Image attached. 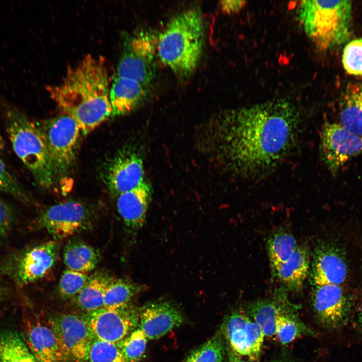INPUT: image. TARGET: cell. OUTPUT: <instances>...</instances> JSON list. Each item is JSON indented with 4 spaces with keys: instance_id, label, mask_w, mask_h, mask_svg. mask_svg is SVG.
I'll list each match as a JSON object with an SVG mask.
<instances>
[{
    "instance_id": "obj_6",
    "label": "cell",
    "mask_w": 362,
    "mask_h": 362,
    "mask_svg": "<svg viewBox=\"0 0 362 362\" xmlns=\"http://www.w3.org/2000/svg\"><path fill=\"white\" fill-rule=\"evenodd\" d=\"M36 123L46 142L58 180L74 165L81 134L80 128L73 118L63 113Z\"/></svg>"
},
{
    "instance_id": "obj_16",
    "label": "cell",
    "mask_w": 362,
    "mask_h": 362,
    "mask_svg": "<svg viewBox=\"0 0 362 362\" xmlns=\"http://www.w3.org/2000/svg\"><path fill=\"white\" fill-rule=\"evenodd\" d=\"M24 340L37 362H65L47 318L30 316L23 320Z\"/></svg>"
},
{
    "instance_id": "obj_1",
    "label": "cell",
    "mask_w": 362,
    "mask_h": 362,
    "mask_svg": "<svg viewBox=\"0 0 362 362\" xmlns=\"http://www.w3.org/2000/svg\"><path fill=\"white\" fill-rule=\"evenodd\" d=\"M299 124L293 104L270 100L209 118L195 129L194 145L220 171L245 179L260 178L290 154Z\"/></svg>"
},
{
    "instance_id": "obj_4",
    "label": "cell",
    "mask_w": 362,
    "mask_h": 362,
    "mask_svg": "<svg viewBox=\"0 0 362 362\" xmlns=\"http://www.w3.org/2000/svg\"><path fill=\"white\" fill-rule=\"evenodd\" d=\"M7 133L13 150L41 187L49 189L57 181L46 142L36 123L20 110L5 112Z\"/></svg>"
},
{
    "instance_id": "obj_5",
    "label": "cell",
    "mask_w": 362,
    "mask_h": 362,
    "mask_svg": "<svg viewBox=\"0 0 362 362\" xmlns=\"http://www.w3.org/2000/svg\"><path fill=\"white\" fill-rule=\"evenodd\" d=\"M297 14L307 36L321 50L334 48L349 38L352 14L350 1H302Z\"/></svg>"
},
{
    "instance_id": "obj_30",
    "label": "cell",
    "mask_w": 362,
    "mask_h": 362,
    "mask_svg": "<svg viewBox=\"0 0 362 362\" xmlns=\"http://www.w3.org/2000/svg\"><path fill=\"white\" fill-rule=\"evenodd\" d=\"M85 362H127L118 344L94 337Z\"/></svg>"
},
{
    "instance_id": "obj_36",
    "label": "cell",
    "mask_w": 362,
    "mask_h": 362,
    "mask_svg": "<svg viewBox=\"0 0 362 362\" xmlns=\"http://www.w3.org/2000/svg\"><path fill=\"white\" fill-rule=\"evenodd\" d=\"M15 217V210L9 202L0 199V241L11 229Z\"/></svg>"
},
{
    "instance_id": "obj_31",
    "label": "cell",
    "mask_w": 362,
    "mask_h": 362,
    "mask_svg": "<svg viewBox=\"0 0 362 362\" xmlns=\"http://www.w3.org/2000/svg\"><path fill=\"white\" fill-rule=\"evenodd\" d=\"M308 330L305 325L287 310L278 318L276 335L281 343L286 344L292 342Z\"/></svg>"
},
{
    "instance_id": "obj_26",
    "label": "cell",
    "mask_w": 362,
    "mask_h": 362,
    "mask_svg": "<svg viewBox=\"0 0 362 362\" xmlns=\"http://www.w3.org/2000/svg\"><path fill=\"white\" fill-rule=\"evenodd\" d=\"M0 362H37L23 336L15 331L0 334Z\"/></svg>"
},
{
    "instance_id": "obj_24",
    "label": "cell",
    "mask_w": 362,
    "mask_h": 362,
    "mask_svg": "<svg viewBox=\"0 0 362 362\" xmlns=\"http://www.w3.org/2000/svg\"><path fill=\"white\" fill-rule=\"evenodd\" d=\"M287 305L279 300L263 299L249 303L247 315L261 329L264 336L276 335L278 317L288 310Z\"/></svg>"
},
{
    "instance_id": "obj_13",
    "label": "cell",
    "mask_w": 362,
    "mask_h": 362,
    "mask_svg": "<svg viewBox=\"0 0 362 362\" xmlns=\"http://www.w3.org/2000/svg\"><path fill=\"white\" fill-rule=\"evenodd\" d=\"M320 150L326 167L335 173L348 160L362 153V136L339 123H326L321 131Z\"/></svg>"
},
{
    "instance_id": "obj_17",
    "label": "cell",
    "mask_w": 362,
    "mask_h": 362,
    "mask_svg": "<svg viewBox=\"0 0 362 362\" xmlns=\"http://www.w3.org/2000/svg\"><path fill=\"white\" fill-rule=\"evenodd\" d=\"M183 322L180 311L168 301L149 302L139 309L138 327L149 340L161 338Z\"/></svg>"
},
{
    "instance_id": "obj_40",
    "label": "cell",
    "mask_w": 362,
    "mask_h": 362,
    "mask_svg": "<svg viewBox=\"0 0 362 362\" xmlns=\"http://www.w3.org/2000/svg\"><path fill=\"white\" fill-rule=\"evenodd\" d=\"M5 146V142L4 140L2 137V136L0 132V150L4 149Z\"/></svg>"
},
{
    "instance_id": "obj_32",
    "label": "cell",
    "mask_w": 362,
    "mask_h": 362,
    "mask_svg": "<svg viewBox=\"0 0 362 362\" xmlns=\"http://www.w3.org/2000/svg\"><path fill=\"white\" fill-rule=\"evenodd\" d=\"M147 340L138 327L118 344L127 362H139L141 360L147 347Z\"/></svg>"
},
{
    "instance_id": "obj_39",
    "label": "cell",
    "mask_w": 362,
    "mask_h": 362,
    "mask_svg": "<svg viewBox=\"0 0 362 362\" xmlns=\"http://www.w3.org/2000/svg\"><path fill=\"white\" fill-rule=\"evenodd\" d=\"M357 322L359 329L362 333V302L359 306L357 318Z\"/></svg>"
},
{
    "instance_id": "obj_14",
    "label": "cell",
    "mask_w": 362,
    "mask_h": 362,
    "mask_svg": "<svg viewBox=\"0 0 362 362\" xmlns=\"http://www.w3.org/2000/svg\"><path fill=\"white\" fill-rule=\"evenodd\" d=\"M143 161L135 151L124 149L118 152L108 165L105 182L115 196L130 191L145 181Z\"/></svg>"
},
{
    "instance_id": "obj_38",
    "label": "cell",
    "mask_w": 362,
    "mask_h": 362,
    "mask_svg": "<svg viewBox=\"0 0 362 362\" xmlns=\"http://www.w3.org/2000/svg\"><path fill=\"white\" fill-rule=\"evenodd\" d=\"M229 360L228 362H248L245 360L242 359L240 356L236 355L233 353L231 350H229Z\"/></svg>"
},
{
    "instance_id": "obj_34",
    "label": "cell",
    "mask_w": 362,
    "mask_h": 362,
    "mask_svg": "<svg viewBox=\"0 0 362 362\" xmlns=\"http://www.w3.org/2000/svg\"><path fill=\"white\" fill-rule=\"evenodd\" d=\"M342 62L346 72L353 75L362 76V38L347 44L343 49Z\"/></svg>"
},
{
    "instance_id": "obj_21",
    "label": "cell",
    "mask_w": 362,
    "mask_h": 362,
    "mask_svg": "<svg viewBox=\"0 0 362 362\" xmlns=\"http://www.w3.org/2000/svg\"><path fill=\"white\" fill-rule=\"evenodd\" d=\"M310 270L309 251L305 245H298L290 257L273 272L279 282L293 291L300 290Z\"/></svg>"
},
{
    "instance_id": "obj_11",
    "label": "cell",
    "mask_w": 362,
    "mask_h": 362,
    "mask_svg": "<svg viewBox=\"0 0 362 362\" xmlns=\"http://www.w3.org/2000/svg\"><path fill=\"white\" fill-rule=\"evenodd\" d=\"M314 316L324 328L336 330L345 326L351 311L349 296L341 285L315 286L311 296Z\"/></svg>"
},
{
    "instance_id": "obj_20",
    "label": "cell",
    "mask_w": 362,
    "mask_h": 362,
    "mask_svg": "<svg viewBox=\"0 0 362 362\" xmlns=\"http://www.w3.org/2000/svg\"><path fill=\"white\" fill-rule=\"evenodd\" d=\"M149 95V86L134 80L116 76L111 85L110 101L112 116H123L141 106Z\"/></svg>"
},
{
    "instance_id": "obj_37",
    "label": "cell",
    "mask_w": 362,
    "mask_h": 362,
    "mask_svg": "<svg viewBox=\"0 0 362 362\" xmlns=\"http://www.w3.org/2000/svg\"><path fill=\"white\" fill-rule=\"evenodd\" d=\"M246 2L241 0L220 1L219 6L222 13L231 15L240 12L245 6Z\"/></svg>"
},
{
    "instance_id": "obj_10",
    "label": "cell",
    "mask_w": 362,
    "mask_h": 362,
    "mask_svg": "<svg viewBox=\"0 0 362 362\" xmlns=\"http://www.w3.org/2000/svg\"><path fill=\"white\" fill-rule=\"evenodd\" d=\"M84 316L94 337L116 344L139 326V309L130 304L116 308L104 307Z\"/></svg>"
},
{
    "instance_id": "obj_8",
    "label": "cell",
    "mask_w": 362,
    "mask_h": 362,
    "mask_svg": "<svg viewBox=\"0 0 362 362\" xmlns=\"http://www.w3.org/2000/svg\"><path fill=\"white\" fill-rule=\"evenodd\" d=\"M93 210L79 201L59 202L45 209L37 219L39 228L55 239H63L86 231L96 221Z\"/></svg>"
},
{
    "instance_id": "obj_41",
    "label": "cell",
    "mask_w": 362,
    "mask_h": 362,
    "mask_svg": "<svg viewBox=\"0 0 362 362\" xmlns=\"http://www.w3.org/2000/svg\"><path fill=\"white\" fill-rule=\"evenodd\" d=\"M2 294V288L1 285H0V298L1 297Z\"/></svg>"
},
{
    "instance_id": "obj_7",
    "label": "cell",
    "mask_w": 362,
    "mask_h": 362,
    "mask_svg": "<svg viewBox=\"0 0 362 362\" xmlns=\"http://www.w3.org/2000/svg\"><path fill=\"white\" fill-rule=\"evenodd\" d=\"M157 37L148 30L129 35L124 42L116 76L149 86L156 76Z\"/></svg>"
},
{
    "instance_id": "obj_22",
    "label": "cell",
    "mask_w": 362,
    "mask_h": 362,
    "mask_svg": "<svg viewBox=\"0 0 362 362\" xmlns=\"http://www.w3.org/2000/svg\"><path fill=\"white\" fill-rule=\"evenodd\" d=\"M340 104V125L350 132L362 136V84L347 85Z\"/></svg>"
},
{
    "instance_id": "obj_2",
    "label": "cell",
    "mask_w": 362,
    "mask_h": 362,
    "mask_svg": "<svg viewBox=\"0 0 362 362\" xmlns=\"http://www.w3.org/2000/svg\"><path fill=\"white\" fill-rule=\"evenodd\" d=\"M109 73L102 57L87 54L68 68L57 84L46 87L63 113L73 118L86 135L112 116Z\"/></svg>"
},
{
    "instance_id": "obj_28",
    "label": "cell",
    "mask_w": 362,
    "mask_h": 362,
    "mask_svg": "<svg viewBox=\"0 0 362 362\" xmlns=\"http://www.w3.org/2000/svg\"><path fill=\"white\" fill-rule=\"evenodd\" d=\"M298 245L295 237L285 230L276 232L269 238L267 247L272 273L290 257Z\"/></svg>"
},
{
    "instance_id": "obj_15",
    "label": "cell",
    "mask_w": 362,
    "mask_h": 362,
    "mask_svg": "<svg viewBox=\"0 0 362 362\" xmlns=\"http://www.w3.org/2000/svg\"><path fill=\"white\" fill-rule=\"evenodd\" d=\"M59 250L58 243L51 240L25 251L14 264V279L20 286H25L40 279L55 264Z\"/></svg>"
},
{
    "instance_id": "obj_18",
    "label": "cell",
    "mask_w": 362,
    "mask_h": 362,
    "mask_svg": "<svg viewBox=\"0 0 362 362\" xmlns=\"http://www.w3.org/2000/svg\"><path fill=\"white\" fill-rule=\"evenodd\" d=\"M347 275V265L342 254L333 246L320 244L314 250L309 270L313 286L342 285Z\"/></svg>"
},
{
    "instance_id": "obj_19",
    "label": "cell",
    "mask_w": 362,
    "mask_h": 362,
    "mask_svg": "<svg viewBox=\"0 0 362 362\" xmlns=\"http://www.w3.org/2000/svg\"><path fill=\"white\" fill-rule=\"evenodd\" d=\"M151 198V187L146 180L117 197L118 212L129 230L137 232L143 226Z\"/></svg>"
},
{
    "instance_id": "obj_29",
    "label": "cell",
    "mask_w": 362,
    "mask_h": 362,
    "mask_svg": "<svg viewBox=\"0 0 362 362\" xmlns=\"http://www.w3.org/2000/svg\"><path fill=\"white\" fill-rule=\"evenodd\" d=\"M225 352L223 335L218 332L190 353L184 362H224Z\"/></svg>"
},
{
    "instance_id": "obj_23",
    "label": "cell",
    "mask_w": 362,
    "mask_h": 362,
    "mask_svg": "<svg viewBox=\"0 0 362 362\" xmlns=\"http://www.w3.org/2000/svg\"><path fill=\"white\" fill-rule=\"evenodd\" d=\"M113 279L103 272H96L89 276L82 289L72 299L73 303L86 313L104 308L105 293Z\"/></svg>"
},
{
    "instance_id": "obj_42",
    "label": "cell",
    "mask_w": 362,
    "mask_h": 362,
    "mask_svg": "<svg viewBox=\"0 0 362 362\" xmlns=\"http://www.w3.org/2000/svg\"><path fill=\"white\" fill-rule=\"evenodd\" d=\"M227 362H228V361H227Z\"/></svg>"
},
{
    "instance_id": "obj_9",
    "label": "cell",
    "mask_w": 362,
    "mask_h": 362,
    "mask_svg": "<svg viewBox=\"0 0 362 362\" xmlns=\"http://www.w3.org/2000/svg\"><path fill=\"white\" fill-rule=\"evenodd\" d=\"M65 362H85L94 338L84 315L55 314L47 318Z\"/></svg>"
},
{
    "instance_id": "obj_12",
    "label": "cell",
    "mask_w": 362,
    "mask_h": 362,
    "mask_svg": "<svg viewBox=\"0 0 362 362\" xmlns=\"http://www.w3.org/2000/svg\"><path fill=\"white\" fill-rule=\"evenodd\" d=\"M221 332L233 353L246 356L251 361L259 359L264 335L258 325L247 314L238 310L233 311L225 318Z\"/></svg>"
},
{
    "instance_id": "obj_25",
    "label": "cell",
    "mask_w": 362,
    "mask_h": 362,
    "mask_svg": "<svg viewBox=\"0 0 362 362\" xmlns=\"http://www.w3.org/2000/svg\"><path fill=\"white\" fill-rule=\"evenodd\" d=\"M98 250L78 240H71L65 245L63 261L67 269L87 274L94 270L101 260Z\"/></svg>"
},
{
    "instance_id": "obj_3",
    "label": "cell",
    "mask_w": 362,
    "mask_h": 362,
    "mask_svg": "<svg viewBox=\"0 0 362 362\" xmlns=\"http://www.w3.org/2000/svg\"><path fill=\"white\" fill-rule=\"evenodd\" d=\"M205 29L201 11L185 10L173 17L158 35L157 56L179 79L188 78L203 53Z\"/></svg>"
},
{
    "instance_id": "obj_35",
    "label": "cell",
    "mask_w": 362,
    "mask_h": 362,
    "mask_svg": "<svg viewBox=\"0 0 362 362\" xmlns=\"http://www.w3.org/2000/svg\"><path fill=\"white\" fill-rule=\"evenodd\" d=\"M0 192L9 194L24 203L30 201L29 195L16 178L9 171L1 158Z\"/></svg>"
},
{
    "instance_id": "obj_33",
    "label": "cell",
    "mask_w": 362,
    "mask_h": 362,
    "mask_svg": "<svg viewBox=\"0 0 362 362\" xmlns=\"http://www.w3.org/2000/svg\"><path fill=\"white\" fill-rule=\"evenodd\" d=\"M89 275L67 269L62 273L58 283L57 291L64 300L72 299L82 289Z\"/></svg>"
},
{
    "instance_id": "obj_27",
    "label": "cell",
    "mask_w": 362,
    "mask_h": 362,
    "mask_svg": "<svg viewBox=\"0 0 362 362\" xmlns=\"http://www.w3.org/2000/svg\"><path fill=\"white\" fill-rule=\"evenodd\" d=\"M145 289V286L128 279L113 278L105 293L104 307L116 308L130 304L133 298Z\"/></svg>"
}]
</instances>
